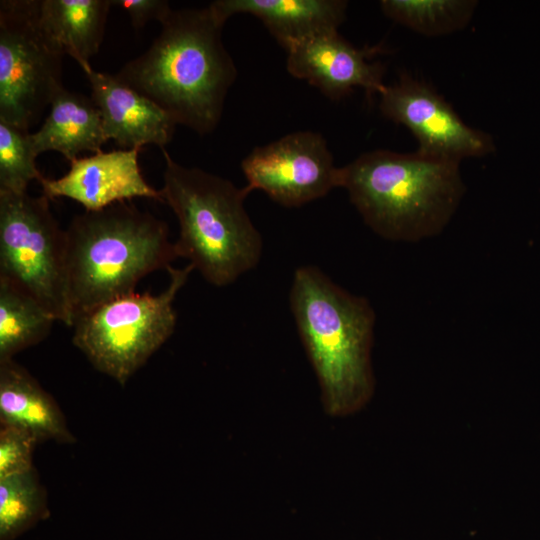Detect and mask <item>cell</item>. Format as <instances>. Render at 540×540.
<instances>
[{
	"label": "cell",
	"instance_id": "6da1fadb",
	"mask_svg": "<svg viewBox=\"0 0 540 540\" xmlns=\"http://www.w3.org/2000/svg\"><path fill=\"white\" fill-rule=\"evenodd\" d=\"M149 49L116 77L200 135L217 127L237 77L224 47L223 25L209 6L171 10Z\"/></svg>",
	"mask_w": 540,
	"mask_h": 540
},
{
	"label": "cell",
	"instance_id": "7a4b0ae2",
	"mask_svg": "<svg viewBox=\"0 0 540 540\" xmlns=\"http://www.w3.org/2000/svg\"><path fill=\"white\" fill-rule=\"evenodd\" d=\"M290 305L325 411L337 417L360 410L375 387L371 350L376 316L370 302L308 265L294 272Z\"/></svg>",
	"mask_w": 540,
	"mask_h": 540
},
{
	"label": "cell",
	"instance_id": "3957f363",
	"mask_svg": "<svg viewBox=\"0 0 540 540\" xmlns=\"http://www.w3.org/2000/svg\"><path fill=\"white\" fill-rule=\"evenodd\" d=\"M339 187L371 230L400 242L439 235L466 191L459 161L383 149L341 167Z\"/></svg>",
	"mask_w": 540,
	"mask_h": 540
},
{
	"label": "cell",
	"instance_id": "277c9868",
	"mask_svg": "<svg viewBox=\"0 0 540 540\" xmlns=\"http://www.w3.org/2000/svg\"><path fill=\"white\" fill-rule=\"evenodd\" d=\"M176 258L166 222L133 204L119 202L74 216L65 229L72 326L93 308L134 293L142 278L167 269Z\"/></svg>",
	"mask_w": 540,
	"mask_h": 540
},
{
	"label": "cell",
	"instance_id": "5b68a950",
	"mask_svg": "<svg viewBox=\"0 0 540 540\" xmlns=\"http://www.w3.org/2000/svg\"><path fill=\"white\" fill-rule=\"evenodd\" d=\"M162 153L160 193L179 224L178 257L189 259L214 286L233 283L253 269L262 254V237L244 207L251 191L200 168L185 167L165 149Z\"/></svg>",
	"mask_w": 540,
	"mask_h": 540
},
{
	"label": "cell",
	"instance_id": "8992f818",
	"mask_svg": "<svg viewBox=\"0 0 540 540\" xmlns=\"http://www.w3.org/2000/svg\"><path fill=\"white\" fill-rule=\"evenodd\" d=\"M194 270L167 268L169 283L157 295L131 293L79 316L72 342L99 372L124 386L173 334L177 293Z\"/></svg>",
	"mask_w": 540,
	"mask_h": 540
},
{
	"label": "cell",
	"instance_id": "52a82bcc",
	"mask_svg": "<svg viewBox=\"0 0 540 540\" xmlns=\"http://www.w3.org/2000/svg\"><path fill=\"white\" fill-rule=\"evenodd\" d=\"M43 194L0 191V279L72 326L65 262V230Z\"/></svg>",
	"mask_w": 540,
	"mask_h": 540
},
{
	"label": "cell",
	"instance_id": "ba28073f",
	"mask_svg": "<svg viewBox=\"0 0 540 540\" xmlns=\"http://www.w3.org/2000/svg\"><path fill=\"white\" fill-rule=\"evenodd\" d=\"M64 54L42 30L38 0L0 2V121L28 131L62 84Z\"/></svg>",
	"mask_w": 540,
	"mask_h": 540
},
{
	"label": "cell",
	"instance_id": "9c48e42d",
	"mask_svg": "<svg viewBox=\"0 0 540 540\" xmlns=\"http://www.w3.org/2000/svg\"><path fill=\"white\" fill-rule=\"evenodd\" d=\"M247 187L265 192L285 207H298L339 187L326 140L320 133L298 131L255 147L241 162Z\"/></svg>",
	"mask_w": 540,
	"mask_h": 540
},
{
	"label": "cell",
	"instance_id": "30bf717a",
	"mask_svg": "<svg viewBox=\"0 0 540 540\" xmlns=\"http://www.w3.org/2000/svg\"><path fill=\"white\" fill-rule=\"evenodd\" d=\"M379 95L383 116L410 130L419 154L461 162L495 150L489 134L469 127L431 85L408 73Z\"/></svg>",
	"mask_w": 540,
	"mask_h": 540
},
{
	"label": "cell",
	"instance_id": "8fae6325",
	"mask_svg": "<svg viewBox=\"0 0 540 540\" xmlns=\"http://www.w3.org/2000/svg\"><path fill=\"white\" fill-rule=\"evenodd\" d=\"M286 52L288 72L306 80L331 100H340L358 87L369 95L380 94L386 87L384 66L370 62L380 52L378 48H356L338 30L309 37Z\"/></svg>",
	"mask_w": 540,
	"mask_h": 540
},
{
	"label": "cell",
	"instance_id": "7c38bea8",
	"mask_svg": "<svg viewBox=\"0 0 540 540\" xmlns=\"http://www.w3.org/2000/svg\"><path fill=\"white\" fill-rule=\"evenodd\" d=\"M140 149L99 150L70 162L66 174L39 181L48 199L66 197L81 204L85 211H99L133 198L162 202L160 190L149 185L138 162Z\"/></svg>",
	"mask_w": 540,
	"mask_h": 540
},
{
	"label": "cell",
	"instance_id": "4fadbf2b",
	"mask_svg": "<svg viewBox=\"0 0 540 540\" xmlns=\"http://www.w3.org/2000/svg\"><path fill=\"white\" fill-rule=\"evenodd\" d=\"M85 74L107 141L114 140L121 149H141L152 144L162 150L172 140L177 124L160 106L116 75L93 68Z\"/></svg>",
	"mask_w": 540,
	"mask_h": 540
},
{
	"label": "cell",
	"instance_id": "5bb4252c",
	"mask_svg": "<svg viewBox=\"0 0 540 540\" xmlns=\"http://www.w3.org/2000/svg\"><path fill=\"white\" fill-rule=\"evenodd\" d=\"M225 22L235 14L257 17L287 50L314 35L338 30L348 6L343 0H216L208 5Z\"/></svg>",
	"mask_w": 540,
	"mask_h": 540
},
{
	"label": "cell",
	"instance_id": "9a60e30c",
	"mask_svg": "<svg viewBox=\"0 0 540 540\" xmlns=\"http://www.w3.org/2000/svg\"><path fill=\"white\" fill-rule=\"evenodd\" d=\"M0 424L21 428L38 443L76 442L55 399L13 359L0 361Z\"/></svg>",
	"mask_w": 540,
	"mask_h": 540
},
{
	"label": "cell",
	"instance_id": "2e32d148",
	"mask_svg": "<svg viewBox=\"0 0 540 540\" xmlns=\"http://www.w3.org/2000/svg\"><path fill=\"white\" fill-rule=\"evenodd\" d=\"M38 156L57 151L72 162L83 151L97 152L107 141L99 109L85 95L62 88L53 98L42 126L30 133Z\"/></svg>",
	"mask_w": 540,
	"mask_h": 540
},
{
	"label": "cell",
	"instance_id": "e0dca14e",
	"mask_svg": "<svg viewBox=\"0 0 540 540\" xmlns=\"http://www.w3.org/2000/svg\"><path fill=\"white\" fill-rule=\"evenodd\" d=\"M111 6V0H38V18L50 41L85 73L101 46Z\"/></svg>",
	"mask_w": 540,
	"mask_h": 540
},
{
	"label": "cell",
	"instance_id": "ac0fdd59",
	"mask_svg": "<svg viewBox=\"0 0 540 540\" xmlns=\"http://www.w3.org/2000/svg\"><path fill=\"white\" fill-rule=\"evenodd\" d=\"M55 321L34 298L0 279V361L43 341Z\"/></svg>",
	"mask_w": 540,
	"mask_h": 540
},
{
	"label": "cell",
	"instance_id": "d6986e66",
	"mask_svg": "<svg viewBox=\"0 0 540 540\" xmlns=\"http://www.w3.org/2000/svg\"><path fill=\"white\" fill-rule=\"evenodd\" d=\"M49 515L35 468L0 479V540H15Z\"/></svg>",
	"mask_w": 540,
	"mask_h": 540
},
{
	"label": "cell",
	"instance_id": "ffe728a7",
	"mask_svg": "<svg viewBox=\"0 0 540 540\" xmlns=\"http://www.w3.org/2000/svg\"><path fill=\"white\" fill-rule=\"evenodd\" d=\"M478 2L473 0H383L382 12L394 22L424 36H442L470 22Z\"/></svg>",
	"mask_w": 540,
	"mask_h": 540
},
{
	"label": "cell",
	"instance_id": "44dd1931",
	"mask_svg": "<svg viewBox=\"0 0 540 540\" xmlns=\"http://www.w3.org/2000/svg\"><path fill=\"white\" fill-rule=\"evenodd\" d=\"M36 158L30 132L0 121V191L25 193L31 181L39 182Z\"/></svg>",
	"mask_w": 540,
	"mask_h": 540
},
{
	"label": "cell",
	"instance_id": "7402d4cb",
	"mask_svg": "<svg viewBox=\"0 0 540 540\" xmlns=\"http://www.w3.org/2000/svg\"><path fill=\"white\" fill-rule=\"evenodd\" d=\"M37 444L29 432L0 424V479L32 470L33 451Z\"/></svg>",
	"mask_w": 540,
	"mask_h": 540
},
{
	"label": "cell",
	"instance_id": "603a6c76",
	"mask_svg": "<svg viewBox=\"0 0 540 540\" xmlns=\"http://www.w3.org/2000/svg\"><path fill=\"white\" fill-rule=\"evenodd\" d=\"M111 4L128 13L135 29L143 28L151 20L161 23L172 10L166 0H111Z\"/></svg>",
	"mask_w": 540,
	"mask_h": 540
}]
</instances>
